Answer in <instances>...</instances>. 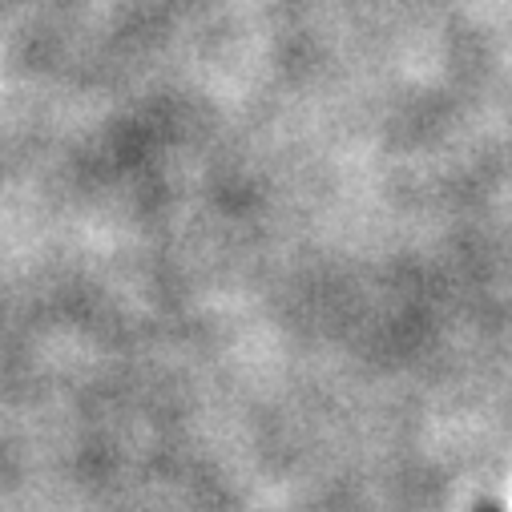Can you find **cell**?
Returning a JSON list of instances; mask_svg holds the SVG:
<instances>
[{
  "label": "cell",
  "mask_w": 512,
  "mask_h": 512,
  "mask_svg": "<svg viewBox=\"0 0 512 512\" xmlns=\"http://www.w3.org/2000/svg\"><path fill=\"white\" fill-rule=\"evenodd\" d=\"M472 512H504V508H500V504H496V500H480V504H476V508H472Z\"/></svg>",
  "instance_id": "6da1fadb"
}]
</instances>
